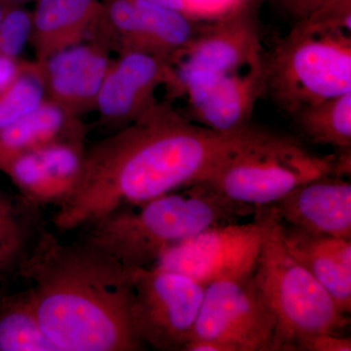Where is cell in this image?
I'll use <instances>...</instances> for the list:
<instances>
[{"instance_id": "2e32d148", "label": "cell", "mask_w": 351, "mask_h": 351, "mask_svg": "<svg viewBox=\"0 0 351 351\" xmlns=\"http://www.w3.org/2000/svg\"><path fill=\"white\" fill-rule=\"evenodd\" d=\"M284 245L331 295L341 313H351V239L320 234L280 223Z\"/></svg>"}, {"instance_id": "f546056e", "label": "cell", "mask_w": 351, "mask_h": 351, "mask_svg": "<svg viewBox=\"0 0 351 351\" xmlns=\"http://www.w3.org/2000/svg\"><path fill=\"white\" fill-rule=\"evenodd\" d=\"M9 6H10L9 4L0 1V23H1L2 18H3L4 14H5L7 8H8Z\"/></svg>"}, {"instance_id": "6da1fadb", "label": "cell", "mask_w": 351, "mask_h": 351, "mask_svg": "<svg viewBox=\"0 0 351 351\" xmlns=\"http://www.w3.org/2000/svg\"><path fill=\"white\" fill-rule=\"evenodd\" d=\"M249 127V126H248ZM219 134L157 101L138 119L86 149L82 179L52 223L71 232L121 207L140 205L206 179L245 138Z\"/></svg>"}, {"instance_id": "ac0fdd59", "label": "cell", "mask_w": 351, "mask_h": 351, "mask_svg": "<svg viewBox=\"0 0 351 351\" xmlns=\"http://www.w3.org/2000/svg\"><path fill=\"white\" fill-rule=\"evenodd\" d=\"M88 127L80 117L47 99L34 112L0 129V172L25 152L62 140H85Z\"/></svg>"}, {"instance_id": "44dd1931", "label": "cell", "mask_w": 351, "mask_h": 351, "mask_svg": "<svg viewBox=\"0 0 351 351\" xmlns=\"http://www.w3.org/2000/svg\"><path fill=\"white\" fill-rule=\"evenodd\" d=\"M292 117L309 142L337 151L351 149V92L304 108Z\"/></svg>"}, {"instance_id": "7a4b0ae2", "label": "cell", "mask_w": 351, "mask_h": 351, "mask_svg": "<svg viewBox=\"0 0 351 351\" xmlns=\"http://www.w3.org/2000/svg\"><path fill=\"white\" fill-rule=\"evenodd\" d=\"M132 274L96 245L63 243L44 226L18 270L58 351L144 350L132 317Z\"/></svg>"}, {"instance_id": "4316f807", "label": "cell", "mask_w": 351, "mask_h": 351, "mask_svg": "<svg viewBox=\"0 0 351 351\" xmlns=\"http://www.w3.org/2000/svg\"><path fill=\"white\" fill-rule=\"evenodd\" d=\"M27 60L0 55V94L10 86L24 69Z\"/></svg>"}, {"instance_id": "7402d4cb", "label": "cell", "mask_w": 351, "mask_h": 351, "mask_svg": "<svg viewBox=\"0 0 351 351\" xmlns=\"http://www.w3.org/2000/svg\"><path fill=\"white\" fill-rule=\"evenodd\" d=\"M47 99L40 64L27 61L15 82L0 94V129L34 112Z\"/></svg>"}, {"instance_id": "d4e9b609", "label": "cell", "mask_w": 351, "mask_h": 351, "mask_svg": "<svg viewBox=\"0 0 351 351\" xmlns=\"http://www.w3.org/2000/svg\"><path fill=\"white\" fill-rule=\"evenodd\" d=\"M191 17L195 20L219 19L247 8V0H184Z\"/></svg>"}, {"instance_id": "cb8c5ba5", "label": "cell", "mask_w": 351, "mask_h": 351, "mask_svg": "<svg viewBox=\"0 0 351 351\" xmlns=\"http://www.w3.org/2000/svg\"><path fill=\"white\" fill-rule=\"evenodd\" d=\"M298 22L308 20L341 21L350 17L351 0H277Z\"/></svg>"}, {"instance_id": "30bf717a", "label": "cell", "mask_w": 351, "mask_h": 351, "mask_svg": "<svg viewBox=\"0 0 351 351\" xmlns=\"http://www.w3.org/2000/svg\"><path fill=\"white\" fill-rule=\"evenodd\" d=\"M172 94L186 97L191 121L219 134L239 133L265 96L263 62L237 73L177 76Z\"/></svg>"}, {"instance_id": "603a6c76", "label": "cell", "mask_w": 351, "mask_h": 351, "mask_svg": "<svg viewBox=\"0 0 351 351\" xmlns=\"http://www.w3.org/2000/svg\"><path fill=\"white\" fill-rule=\"evenodd\" d=\"M32 11L24 5H10L0 23V55L20 59L31 43Z\"/></svg>"}, {"instance_id": "277c9868", "label": "cell", "mask_w": 351, "mask_h": 351, "mask_svg": "<svg viewBox=\"0 0 351 351\" xmlns=\"http://www.w3.org/2000/svg\"><path fill=\"white\" fill-rule=\"evenodd\" d=\"M265 96L293 115L351 92V34L295 23L263 55Z\"/></svg>"}, {"instance_id": "52a82bcc", "label": "cell", "mask_w": 351, "mask_h": 351, "mask_svg": "<svg viewBox=\"0 0 351 351\" xmlns=\"http://www.w3.org/2000/svg\"><path fill=\"white\" fill-rule=\"evenodd\" d=\"M204 286L186 274L156 267L132 274V317L144 345L184 351L199 311Z\"/></svg>"}, {"instance_id": "ba28073f", "label": "cell", "mask_w": 351, "mask_h": 351, "mask_svg": "<svg viewBox=\"0 0 351 351\" xmlns=\"http://www.w3.org/2000/svg\"><path fill=\"white\" fill-rule=\"evenodd\" d=\"M276 321L252 276L205 286L189 341H216L226 351H271Z\"/></svg>"}, {"instance_id": "484cf974", "label": "cell", "mask_w": 351, "mask_h": 351, "mask_svg": "<svg viewBox=\"0 0 351 351\" xmlns=\"http://www.w3.org/2000/svg\"><path fill=\"white\" fill-rule=\"evenodd\" d=\"M351 339L343 335L318 332L295 343L294 351H350Z\"/></svg>"}, {"instance_id": "8992f818", "label": "cell", "mask_w": 351, "mask_h": 351, "mask_svg": "<svg viewBox=\"0 0 351 351\" xmlns=\"http://www.w3.org/2000/svg\"><path fill=\"white\" fill-rule=\"evenodd\" d=\"M263 209L267 228L252 279L276 318L271 351H294L295 343L309 335H343L348 315L291 255L281 239L278 219Z\"/></svg>"}, {"instance_id": "7c38bea8", "label": "cell", "mask_w": 351, "mask_h": 351, "mask_svg": "<svg viewBox=\"0 0 351 351\" xmlns=\"http://www.w3.org/2000/svg\"><path fill=\"white\" fill-rule=\"evenodd\" d=\"M172 63L144 52H127L112 60L101 84L95 110L101 123L126 126L156 103L158 87L175 85Z\"/></svg>"}, {"instance_id": "4fadbf2b", "label": "cell", "mask_w": 351, "mask_h": 351, "mask_svg": "<svg viewBox=\"0 0 351 351\" xmlns=\"http://www.w3.org/2000/svg\"><path fill=\"white\" fill-rule=\"evenodd\" d=\"M86 149L85 140L57 141L16 157L1 172L32 204L59 206L80 184Z\"/></svg>"}, {"instance_id": "5b68a950", "label": "cell", "mask_w": 351, "mask_h": 351, "mask_svg": "<svg viewBox=\"0 0 351 351\" xmlns=\"http://www.w3.org/2000/svg\"><path fill=\"white\" fill-rule=\"evenodd\" d=\"M335 162L336 154H314L299 138L250 124L243 142L200 182L237 202L267 207L304 182L335 176Z\"/></svg>"}, {"instance_id": "f1b7e54d", "label": "cell", "mask_w": 351, "mask_h": 351, "mask_svg": "<svg viewBox=\"0 0 351 351\" xmlns=\"http://www.w3.org/2000/svg\"><path fill=\"white\" fill-rule=\"evenodd\" d=\"M0 1L9 4V5H25V3L32 1L36 2V0H0Z\"/></svg>"}, {"instance_id": "d6986e66", "label": "cell", "mask_w": 351, "mask_h": 351, "mask_svg": "<svg viewBox=\"0 0 351 351\" xmlns=\"http://www.w3.org/2000/svg\"><path fill=\"white\" fill-rule=\"evenodd\" d=\"M43 226L40 207L0 191V283L18 274Z\"/></svg>"}, {"instance_id": "ffe728a7", "label": "cell", "mask_w": 351, "mask_h": 351, "mask_svg": "<svg viewBox=\"0 0 351 351\" xmlns=\"http://www.w3.org/2000/svg\"><path fill=\"white\" fill-rule=\"evenodd\" d=\"M0 351H58L39 325L29 288L0 291Z\"/></svg>"}, {"instance_id": "83f0119b", "label": "cell", "mask_w": 351, "mask_h": 351, "mask_svg": "<svg viewBox=\"0 0 351 351\" xmlns=\"http://www.w3.org/2000/svg\"><path fill=\"white\" fill-rule=\"evenodd\" d=\"M147 1L154 2V3L160 4V5L169 7V8L180 11V12L186 14V15L191 17L189 7L186 5L184 0H147ZM193 19H195V18H193Z\"/></svg>"}, {"instance_id": "8fae6325", "label": "cell", "mask_w": 351, "mask_h": 351, "mask_svg": "<svg viewBox=\"0 0 351 351\" xmlns=\"http://www.w3.org/2000/svg\"><path fill=\"white\" fill-rule=\"evenodd\" d=\"M257 25L247 8L202 22L195 38L173 62L175 77L189 73L221 75L262 64Z\"/></svg>"}, {"instance_id": "9a60e30c", "label": "cell", "mask_w": 351, "mask_h": 351, "mask_svg": "<svg viewBox=\"0 0 351 351\" xmlns=\"http://www.w3.org/2000/svg\"><path fill=\"white\" fill-rule=\"evenodd\" d=\"M267 208L285 225L351 239V184L343 178L328 175L304 182Z\"/></svg>"}, {"instance_id": "3957f363", "label": "cell", "mask_w": 351, "mask_h": 351, "mask_svg": "<svg viewBox=\"0 0 351 351\" xmlns=\"http://www.w3.org/2000/svg\"><path fill=\"white\" fill-rule=\"evenodd\" d=\"M257 208L230 199L203 182L140 205L115 210L83 226L80 239L103 249L126 269L152 267L164 252L221 223L256 214Z\"/></svg>"}, {"instance_id": "4dcf8cb0", "label": "cell", "mask_w": 351, "mask_h": 351, "mask_svg": "<svg viewBox=\"0 0 351 351\" xmlns=\"http://www.w3.org/2000/svg\"><path fill=\"white\" fill-rule=\"evenodd\" d=\"M2 289H3V287H2V283H0V291H1Z\"/></svg>"}, {"instance_id": "e0dca14e", "label": "cell", "mask_w": 351, "mask_h": 351, "mask_svg": "<svg viewBox=\"0 0 351 351\" xmlns=\"http://www.w3.org/2000/svg\"><path fill=\"white\" fill-rule=\"evenodd\" d=\"M101 10V0H36L29 43L36 61L86 40Z\"/></svg>"}, {"instance_id": "9c48e42d", "label": "cell", "mask_w": 351, "mask_h": 351, "mask_svg": "<svg viewBox=\"0 0 351 351\" xmlns=\"http://www.w3.org/2000/svg\"><path fill=\"white\" fill-rule=\"evenodd\" d=\"M253 223L211 226L164 252L152 267L186 274L203 286L252 276L262 247L267 215L257 208Z\"/></svg>"}, {"instance_id": "5bb4252c", "label": "cell", "mask_w": 351, "mask_h": 351, "mask_svg": "<svg viewBox=\"0 0 351 351\" xmlns=\"http://www.w3.org/2000/svg\"><path fill=\"white\" fill-rule=\"evenodd\" d=\"M110 56L107 46L88 38L39 62L48 99L75 117L95 110Z\"/></svg>"}]
</instances>
